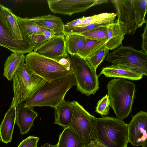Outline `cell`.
Listing matches in <instances>:
<instances>
[{
    "label": "cell",
    "instance_id": "cell-1",
    "mask_svg": "<svg viewBox=\"0 0 147 147\" xmlns=\"http://www.w3.org/2000/svg\"><path fill=\"white\" fill-rule=\"evenodd\" d=\"M76 83L74 73L51 82H46L26 101V105L55 108L64 100L68 91Z\"/></svg>",
    "mask_w": 147,
    "mask_h": 147
},
{
    "label": "cell",
    "instance_id": "cell-2",
    "mask_svg": "<svg viewBox=\"0 0 147 147\" xmlns=\"http://www.w3.org/2000/svg\"><path fill=\"white\" fill-rule=\"evenodd\" d=\"M107 88L109 106L117 118L123 120L131 113L135 97V84L125 79L119 78L109 82Z\"/></svg>",
    "mask_w": 147,
    "mask_h": 147
},
{
    "label": "cell",
    "instance_id": "cell-3",
    "mask_svg": "<svg viewBox=\"0 0 147 147\" xmlns=\"http://www.w3.org/2000/svg\"><path fill=\"white\" fill-rule=\"evenodd\" d=\"M97 141L106 147H126L128 143V124L117 118L103 117L94 119Z\"/></svg>",
    "mask_w": 147,
    "mask_h": 147
},
{
    "label": "cell",
    "instance_id": "cell-4",
    "mask_svg": "<svg viewBox=\"0 0 147 147\" xmlns=\"http://www.w3.org/2000/svg\"><path fill=\"white\" fill-rule=\"evenodd\" d=\"M12 80L13 96L11 106L16 107L30 98L47 82L31 71L25 63L17 70Z\"/></svg>",
    "mask_w": 147,
    "mask_h": 147
},
{
    "label": "cell",
    "instance_id": "cell-5",
    "mask_svg": "<svg viewBox=\"0 0 147 147\" xmlns=\"http://www.w3.org/2000/svg\"><path fill=\"white\" fill-rule=\"evenodd\" d=\"M25 64L30 70L49 82L74 73L56 61L33 51L25 57Z\"/></svg>",
    "mask_w": 147,
    "mask_h": 147
},
{
    "label": "cell",
    "instance_id": "cell-6",
    "mask_svg": "<svg viewBox=\"0 0 147 147\" xmlns=\"http://www.w3.org/2000/svg\"><path fill=\"white\" fill-rule=\"evenodd\" d=\"M73 111L71 127L79 136L84 147H90L97 140L94 126L95 117L90 114L78 102H70Z\"/></svg>",
    "mask_w": 147,
    "mask_h": 147
},
{
    "label": "cell",
    "instance_id": "cell-7",
    "mask_svg": "<svg viewBox=\"0 0 147 147\" xmlns=\"http://www.w3.org/2000/svg\"><path fill=\"white\" fill-rule=\"evenodd\" d=\"M70 55L77 90L87 96L94 94L99 88L96 70L92 68L85 59L77 55Z\"/></svg>",
    "mask_w": 147,
    "mask_h": 147
},
{
    "label": "cell",
    "instance_id": "cell-8",
    "mask_svg": "<svg viewBox=\"0 0 147 147\" xmlns=\"http://www.w3.org/2000/svg\"><path fill=\"white\" fill-rule=\"evenodd\" d=\"M105 60L108 62L126 66L143 75H147V54L129 46H122L109 53Z\"/></svg>",
    "mask_w": 147,
    "mask_h": 147
},
{
    "label": "cell",
    "instance_id": "cell-9",
    "mask_svg": "<svg viewBox=\"0 0 147 147\" xmlns=\"http://www.w3.org/2000/svg\"><path fill=\"white\" fill-rule=\"evenodd\" d=\"M50 10L53 13L71 16L86 11L90 7L107 3V0H47Z\"/></svg>",
    "mask_w": 147,
    "mask_h": 147
},
{
    "label": "cell",
    "instance_id": "cell-10",
    "mask_svg": "<svg viewBox=\"0 0 147 147\" xmlns=\"http://www.w3.org/2000/svg\"><path fill=\"white\" fill-rule=\"evenodd\" d=\"M147 113L141 111L132 116L128 124V141L134 146L147 147Z\"/></svg>",
    "mask_w": 147,
    "mask_h": 147
},
{
    "label": "cell",
    "instance_id": "cell-11",
    "mask_svg": "<svg viewBox=\"0 0 147 147\" xmlns=\"http://www.w3.org/2000/svg\"><path fill=\"white\" fill-rule=\"evenodd\" d=\"M54 60L68 54L63 34L55 35L33 51Z\"/></svg>",
    "mask_w": 147,
    "mask_h": 147
},
{
    "label": "cell",
    "instance_id": "cell-12",
    "mask_svg": "<svg viewBox=\"0 0 147 147\" xmlns=\"http://www.w3.org/2000/svg\"><path fill=\"white\" fill-rule=\"evenodd\" d=\"M2 5L0 3V9ZM0 46L8 49L15 53L24 54L33 51L34 45L26 40L15 39L3 23L0 18Z\"/></svg>",
    "mask_w": 147,
    "mask_h": 147
},
{
    "label": "cell",
    "instance_id": "cell-13",
    "mask_svg": "<svg viewBox=\"0 0 147 147\" xmlns=\"http://www.w3.org/2000/svg\"><path fill=\"white\" fill-rule=\"evenodd\" d=\"M116 9L117 19L123 22L127 30V34L133 35L137 29L133 0H112Z\"/></svg>",
    "mask_w": 147,
    "mask_h": 147
},
{
    "label": "cell",
    "instance_id": "cell-14",
    "mask_svg": "<svg viewBox=\"0 0 147 147\" xmlns=\"http://www.w3.org/2000/svg\"><path fill=\"white\" fill-rule=\"evenodd\" d=\"M16 123L19 126L22 135L27 134L34 126L33 121L38 116V113L35 111L33 107L26 105L22 102L17 107Z\"/></svg>",
    "mask_w": 147,
    "mask_h": 147
},
{
    "label": "cell",
    "instance_id": "cell-15",
    "mask_svg": "<svg viewBox=\"0 0 147 147\" xmlns=\"http://www.w3.org/2000/svg\"><path fill=\"white\" fill-rule=\"evenodd\" d=\"M107 41L106 47L109 50L114 49L119 47L127 34V30L125 24L117 19L109 24L107 27Z\"/></svg>",
    "mask_w": 147,
    "mask_h": 147
},
{
    "label": "cell",
    "instance_id": "cell-16",
    "mask_svg": "<svg viewBox=\"0 0 147 147\" xmlns=\"http://www.w3.org/2000/svg\"><path fill=\"white\" fill-rule=\"evenodd\" d=\"M102 74L108 78H118L133 80H141L143 76L129 67L116 64L103 68L98 76Z\"/></svg>",
    "mask_w": 147,
    "mask_h": 147
},
{
    "label": "cell",
    "instance_id": "cell-17",
    "mask_svg": "<svg viewBox=\"0 0 147 147\" xmlns=\"http://www.w3.org/2000/svg\"><path fill=\"white\" fill-rule=\"evenodd\" d=\"M16 107L10 106L0 124V139L5 143L11 142L16 123Z\"/></svg>",
    "mask_w": 147,
    "mask_h": 147
},
{
    "label": "cell",
    "instance_id": "cell-18",
    "mask_svg": "<svg viewBox=\"0 0 147 147\" xmlns=\"http://www.w3.org/2000/svg\"><path fill=\"white\" fill-rule=\"evenodd\" d=\"M0 18L3 23L15 39L19 41L25 39L21 32L16 15L10 9L3 5L0 9Z\"/></svg>",
    "mask_w": 147,
    "mask_h": 147
},
{
    "label": "cell",
    "instance_id": "cell-19",
    "mask_svg": "<svg viewBox=\"0 0 147 147\" xmlns=\"http://www.w3.org/2000/svg\"><path fill=\"white\" fill-rule=\"evenodd\" d=\"M32 18L38 25L47 29L55 35L63 34L64 24L60 18L49 14Z\"/></svg>",
    "mask_w": 147,
    "mask_h": 147
},
{
    "label": "cell",
    "instance_id": "cell-20",
    "mask_svg": "<svg viewBox=\"0 0 147 147\" xmlns=\"http://www.w3.org/2000/svg\"><path fill=\"white\" fill-rule=\"evenodd\" d=\"M16 17L23 37L28 42L29 37L49 31L38 25L32 18H23L16 15Z\"/></svg>",
    "mask_w": 147,
    "mask_h": 147
},
{
    "label": "cell",
    "instance_id": "cell-21",
    "mask_svg": "<svg viewBox=\"0 0 147 147\" xmlns=\"http://www.w3.org/2000/svg\"><path fill=\"white\" fill-rule=\"evenodd\" d=\"M54 123L65 129L70 126L73 115L70 102L65 100L55 108Z\"/></svg>",
    "mask_w": 147,
    "mask_h": 147
},
{
    "label": "cell",
    "instance_id": "cell-22",
    "mask_svg": "<svg viewBox=\"0 0 147 147\" xmlns=\"http://www.w3.org/2000/svg\"><path fill=\"white\" fill-rule=\"evenodd\" d=\"M25 56L22 53H12L7 59L4 65L3 75L11 81L17 70L25 63Z\"/></svg>",
    "mask_w": 147,
    "mask_h": 147
},
{
    "label": "cell",
    "instance_id": "cell-23",
    "mask_svg": "<svg viewBox=\"0 0 147 147\" xmlns=\"http://www.w3.org/2000/svg\"><path fill=\"white\" fill-rule=\"evenodd\" d=\"M56 145L57 147H84L79 136L70 127L64 129Z\"/></svg>",
    "mask_w": 147,
    "mask_h": 147
},
{
    "label": "cell",
    "instance_id": "cell-24",
    "mask_svg": "<svg viewBox=\"0 0 147 147\" xmlns=\"http://www.w3.org/2000/svg\"><path fill=\"white\" fill-rule=\"evenodd\" d=\"M117 16L114 13H104L87 17H82V23L79 27L90 24L109 25L114 22Z\"/></svg>",
    "mask_w": 147,
    "mask_h": 147
},
{
    "label": "cell",
    "instance_id": "cell-25",
    "mask_svg": "<svg viewBox=\"0 0 147 147\" xmlns=\"http://www.w3.org/2000/svg\"><path fill=\"white\" fill-rule=\"evenodd\" d=\"M107 41V40L97 41L88 39L76 55L85 59L92 55L105 45Z\"/></svg>",
    "mask_w": 147,
    "mask_h": 147
},
{
    "label": "cell",
    "instance_id": "cell-26",
    "mask_svg": "<svg viewBox=\"0 0 147 147\" xmlns=\"http://www.w3.org/2000/svg\"><path fill=\"white\" fill-rule=\"evenodd\" d=\"M67 49L68 54L76 55L87 38L80 34H71L65 36Z\"/></svg>",
    "mask_w": 147,
    "mask_h": 147
},
{
    "label": "cell",
    "instance_id": "cell-27",
    "mask_svg": "<svg viewBox=\"0 0 147 147\" xmlns=\"http://www.w3.org/2000/svg\"><path fill=\"white\" fill-rule=\"evenodd\" d=\"M133 3L137 29L141 27L146 20L145 17L147 13V0H133Z\"/></svg>",
    "mask_w": 147,
    "mask_h": 147
},
{
    "label": "cell",
    "instance_id": "cell-28",
    "mask_svg": "<svg viewBox=\"0 0 147 147\" xmlns=\"http://www.w3.org/2000/svg\"><path fill=\"white\" fill-rule=\"evenodd\" d=\"M109 52V50L105 45L92 55L85 59L92 68L96 70L98 67L103 61Z\"/></svg>",
    "mask_w": 147,
    "mask_h": 147
},
{
    "label": "cell",
    "instance_id": "cell-29",
    "mask_svg": "<svg viewBox=\"0 0 147 147\" xmlns=\"http://www.w3.org/2000/svg\"><path fill=\"white\" fill-rule=\"evenodd\" d=\"M107 27H100L80 34L90 40L97 41L107 40Z\"/></svg>",
    "mask_w": 147,
    "mask_h": 147
},
{
    "label": "cell",
    "instance_id": "cell-30",
    "mask_svg": "<svg viewBox=\"0 0 147 147\" xmlns=\"http://www.w3.org/2000/svg\"><path fill=\"white\" fill-rule=\"evenodd\" d=\"M55 36L51 32L46 31L42 34L29 37L28 42L30 44L34 45L33 50Z\"/></svg>",
    "mask_w": 147,
    "mask_h": 147
},
{
    "label": "cell",
    "instance_id": "cell-31",
    "mask_svg": "<svg viewBox=\"0 0 147 147\" xmlns=\"http://www.w3.org/2000/svg\"><path fill=\"white\" fill-rule=\"evenodd\" d=\"M109 98L107 94L98 101L96 108L95 111L102 116H106L109 113Z\"/></svg>",
    "mask_w": 147,
    "mask_h": 147
},
{
    "label": "cell",
    "instance_id": "cell-32",
    "mask_svg": "<svg viewBox=\"0 0 147 147\" xmlns=\"http://www.w3.org/2000/svg\"><path fill=\"white\" fill-rule=\"evenodd\" d=\"M39 140L38 137L29 136L22 141L18 147H37Z\"/></svg>",
    "mask_w": 147,
    "mask_h": 147
},
{
    "label": "cell",
    "instance_id": "cell-33",
    "mask_svg": "<svg viewBox=\"0 0 147 147\" xmlns=\"http://www.w3.org/2000/svg\"><path fill=\"white\" fill-rule=\"evenodd\" d=\"M55 61L68 69L73 71L71 65V57L68 53L59 57Z\"/></svg>",
    "mask_w": 147,
    "mask_h": 147
},
{
    "label": "cell",
    "instance_id": "cell-34",
    "mask_svg": "<svg viewBox=\"0 0 147 147\" xmlns=\"http://www.w3.org/2000/svg\"><path fill=\"white\" fill-rule=\"evenodd\" d=\"M145 26L144 27V31L142 35V45L141 47L142 51L147 54V20L145 22Z\"/></svg>",
    "mask_w": 147,
    "mask_h": 147
},
{
    "label": "cell",
    "instance_id": "cell-35",
    "mask_svg": "<svg viewBox=\"0 0 147 147\" xmlns=\"http://www.w3.org/2000/svg\"><path fill=\"white\" fill-rule=\"evenodd\" d=\"M82 17L68 22L65 25L70 26L79 27L82 23Z\"/></svg>",
    "mask_w": 147,
    "mask_h": 147
},
{
    "label": "cell",
    "instance_id": "cell-36",
    "mask_svg": "<svg viewBox=\"0 0 147 147\" xmlns=\"http://www.w3.org/2000/svg\"><path fill=\"white\" fill-rule=\"evenodd\" d=\"M40 147H57L56 145H52L48 143L43 144Z\"/></svg>",
    "mask_w": 147,
    "mask_h": 147
},
{
    "label": "cell",
    "instance_id": "cell-37",
    "mask_svg": "<svg viewBox=\"0 0 147 147\" xmlns=\"http://www.w3.org/2000/svg\"><path fill=\"white\" fill-rule=\"evenodd\" d=\"M97 144L98 147H106L101 143L97 142Z\"/></svg>",
    "mask_w": 147,
    "mask_h": 147
},
{
    "label": "cell",
    "instance_id": "cell-38",
    "mask_svg": "<svg viewBox=\"0 0 147 147\" xmlns=\"http://www.w3.org/2000/svg\"><path fill=\"white\" fill-rule=\"evenodd\" d=\"M126 147H127V146H126Z\"/></svg>",
    "mask_w": 147,
    "mask_h": 147
},
{
    "label": "cell",
    "instance_id": "cell-39",
    "mask_svg": "<svg viewBox=\"0 0 147 147\" xmlns=\"http://www.w3.org/2000/svg\"></svg>",
    "mask_w": 147,
    "mask_h": 147
}]
</instances>
